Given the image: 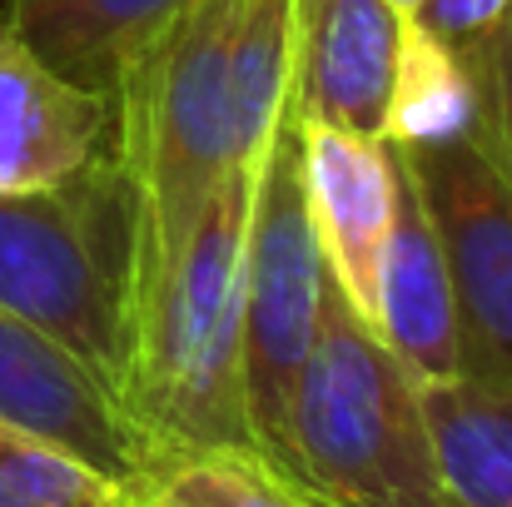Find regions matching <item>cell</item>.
<instances>
[{
    "label": "cell",
    "mask_w": 512,
    "mask_h": 507,
    "mask_svg": "<svg viewBox=\"0 0 512 507\" xmlns=\"http://www.w3.org/2000/svg\"><path fill=\"white\" fill-rule=\"evenodd\" d=\"M324 244L309 209L304 135L289 105L254 184L244 254V398L254 448L289 473V418L324 314ZM294 478V473H289Z\"/></svg>",
    "instance_id": "5b68a950"
},
{
    "label": "cell",
    "mask_w": 512,
    "mask_h": 507,
    "mask_svg": "<svg viewBox=\"0 0 512 507\" xmlns=\"http://www.w3.org/2000/svg\"><path fill=\"white\" fill-rule=\"evenodd\" d=\"M189 0H10L15 30L70 80L115 90L120 70Z\"/></svg>",
    "instance_id": "7c38bea8"
},
{
    "label": "cell",
    "mask_w": 512,
    "mask_h": 507,
    "mask_svg": "<svg viewBox=\"0 0 512 507\" xmlns=\"http://www.w3.org/2000/svg\"><path fill=\"white\" fill-rule=\"evenodd\" d=\"M115 507H319L259 448H170L115 483Z\"/></svg>",
    "instance_id": "5bb4252c"
},
{
    "label": "cell",
    "mask_w": 512,
    "mask_h": 507,
    "mask_svg": "<svg viewBox=\"0 0 512 507\" xmlns=\"http://www.w3.org/2000/svg\"><path fill=\"white\" fill-rule=\"evenodd\" d=\"M140 279V194L120 155L70 184L0 194V304L65 343L115 398Z\"/></svg>",
    "instance_id": "277c9868"
},
{
    "label": "cell",
    "mask_w": 512,
    "mask_h": 507,
    "mask_svg": "<svg viewBox=\"0 0 512 507\" xmlns=\"http://www.w3.org/2000/svg\"><path fill=\"white\" fill-rule=\"evenodd\" d=\"M0 413L65 443L105 478H130L150 448L115 388L90 373L65 343L0 304Z\"/></svg>",
    "instance_id": "9c48e42d"
},
{
    "label": "cell",
    "mask_w": 512,
    "mask_h": 507,
    "mask_svg": "<svg viewBox=\"0 0 512 507\" xmlns=\"http://www.w3.org/2000/svg\"><path fill=\"white\" fill-rule=\"evenodd\" d=\"M0 507H115V478L0 413Z\"/></svg>",
    "instance_id": "2e32d148"
},
{
    "label": "cell",
    "mask_w": 512,
    "mask_h": 507,
    "mask_svg": "<svg viewBox=\"0 0 512 507\" xmlns=\"http://www.w3.org/2000/svg\"><path fill=\"white\" fill-rule=\"evenodd\" d=\"M120 155L115 95L60 75L0 15V194H35Z\"/></svg>",
    "instance_id": "52a82bcc"
},
{
    "label": "cell",
    "mask_w": 512,
    "mask_h": 507,
    "mask_svg": "<svg viewBox=\"0 0 512 507\" xmlns=\"http://www.w3.org/2000/svg\"><path fill=\"white\" fill-rule=\"evenodd\" d=\"M289 473L319 507H448L423 378L348 304L334 274L294 393Z\"/></svg>",
    "instance_id": "7a4b0ae2"
},
{
    "label": "cell",
    "mask_w": 512,
    "mask_h": 507,
    "mask_svg": "<svg viewBox=\"0 0 512 507\" xmlns=\"http://www.w3.org/2000/svg\"><path fill=\"white\" fill-rule=\"evenodd\" d=\"M299 135H304V179L324 264L348 294V304L363 319H373L378 264L398 214V179H403L398 145L383 135H353L309 120H299Z\"/></svg>",
    "instance_id": "30bf717a"
},
{
    "label": "cell",
    "mask_w": 512,
    "mask_h": 507,
    "mask_svg": "<svg viewBox=\"0 0 512 507\" xmlns=\"http://www.w3.org/2000/svg\"><path fill=\"white\" fill-rule=\"evenodd\" d=\"M259 165H234L170 264L135 289L120 408L150 453L254 448L244 398V254Z\"/></svg>",
    "instance_id": "6da1fadb"
},
{
    "label": "cell",
    "mask_w": 512,
    "mask_h": 507,
    "mask_svg": "<svg viewBox=\"0 0 512 507\" xmlns=\"http://www.w3.org/2000/svg\"><path fill=\"white\" fill-rule=\"evenodd\" d=\"M478 125H483V95H478L473 70L408 15L388 140L418 145V140H443V135H478Z\"/></svg>",
    "instance_id": "9a60e30c"
},
{
    "label": "cell",
    "mask_w": 512,
    "mask_h": 507,
    "mask_svg": "<svg viewBox=\"0 0 512 507\" xmlns=\"http://www.w3.org/2000/svg\"><path fill=\"white\" fill-rule=\"evenodd\" d=\"M368 324L423 383L458 378V319H453L448 259L428 219V204L408 174V160L398 179V214H393V234L378 264V294H373Z\"/></svg>",
    "instance_id": "8fae6325"
},
{
    "label": "cell",
    "mask_w": 512,
    "mask_h": 507,
    "mask_svg": "<svg viewBox=\"0 0 512 507\" xmlns=\"http://www.w3.org/2000/svg\"><path fill=\"white\" fill-rule=\"evenodd\" d=\"M403 35L408 15L393 0H299L294 115L388 140Z\"/></svg>",
    "instance_id": "ba28073f"
},
{
    "label": "cell",
    "mask_w": 512,
    "mask_h": 507,
    "mask_svg": "<svg viewBox=\"0 0 512 507\" xmlns=\"http://www.w3.org/2000/svg\"><path fill=\"white\" fill-rule=\"evenodd\" d=\"M393 5H398V10H403V15H413V10H423V5H428V0H393Z\"/></svg>",
    "instance_id": "d6986e66"
},
{
    "label": "cell",
    "mask_w": 512,
    "mask_h": 507,
    "mask_svg": "<svg viewBox=\"0 0 512 507\" xmlns=\"http://www.w3.org/2000/svg\"><path fill=\"white\" fill-rule=\"evenodd\" d=\"M473 80H478V95H483L478 140L488 145V155L512 179V25L498 35V45L488 50V60L478 65Z\"/></svg>",
    "instance_id": "ac0fdd59"
},
{
    "label": "cell",
    "mask_w": 512,
    "mask_h": 507,
    "mask_svg": "<svg viewBox=\"0 0 512 507\" xmlns=\"http://www.w3.org/2000/svg\"><path fill=\"white\" fill-rule=\"evenodd\" d=\"M398 150L448 259L458 373L512 393V179L478 135Z\"/></svg>",
    "instance_id": "8992f818"
},
{
    "label": "cell",
    "mask_w": 512,
    "mask_h": 507,
    "mask_svg": "<svg viewBox=\"0 0 512 507\" xmlns=\"http://www.w3.org/2000/svg\"><path fill=\"white\" fill-rule=\"evenodd\" d=\"M423 408L448 507H512V393L458 373L423 383Z\"/></svg>",
    "instance_id": "4fadbf2b"
},
{
    "label": "cell",
    "mask_w": 512,
    "mask_h": 507,
    "mask_svg": "<svg viewBox=\"0 0 512 507\" xmlns=\"http://www.w3.org/2000/svg\"><path fill=\"white\" fill-rule=\"evenodd\" d=\"M413 20L478 75L498 35L512 25V0H428L423 10H413Z\"/></svg>",
    "instance_id": "e0dca14e"
},
{
    "label": "cell",
    "mask_w": 512,
    "mask_h": 507,
    "mask_svg": "<svg viewBox=\"0 0 512 507\" xmlns=\"http://www.w3.org/2000/svg\"><path fill=\"white\" fill-rule=\"evenodd\" d=\"M239 5L244 0H189L110 90L120 165L140 194V279L179 254L224 174L239 165L229 105Z\"/></svg>",
    "instance_id": "3957f363"
}]
</instances>
